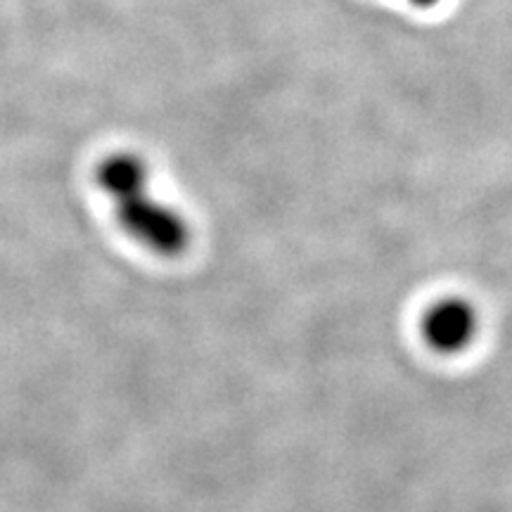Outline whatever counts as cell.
Listing matches in <instances>:
<instances>
[{
  "label": "cell",
  "mask_w": 512,
  "mask_h": 512,
  "mask_svg": "<svg viewBox=\"0 0 512 512\" xmlns=\"http://www.w3.org/2000/svg\"><path fill=\"white\" fill-rule=\"evenodd\" d=\"M413 5H418V8H434V5L439 3V0H411Z\"/></svg>",
  "instance_id": "3957f363"
},
{
  "label": "cell",
  "mask_w": 512,
  "mask_h": 512,
  "mask_svg": "<svg viewBox=\"0 0 512 512\" xmlns=\"http://www.w3.org/2000/svg\"><path fill=\"white\" fill-rule=\"evenodd\" d=\"M98 185L114 202L121 228L159 256H178L190 245V228L174 207L147 195L150 171L138 155L119 152L102 159Z\"/></svg>",
  "instance_id": "6da1fadb"
},
{
  "label": "cell",
  "mask_w": 512,
  "mask_h": 512,
  "mask_svg": "<svg viewBox=\"0 0 512 512\" xmlns=\"http://www.w3.org/2000/svg\"><path fill=\"white\" fill-rule=\"evenodd\" d=\"M477 309L463 297H444L422 316V337L439 354H460L475 342Z\"/></svg>",
  "instance_id": "7a4b0ae2"
}]
</instances>
